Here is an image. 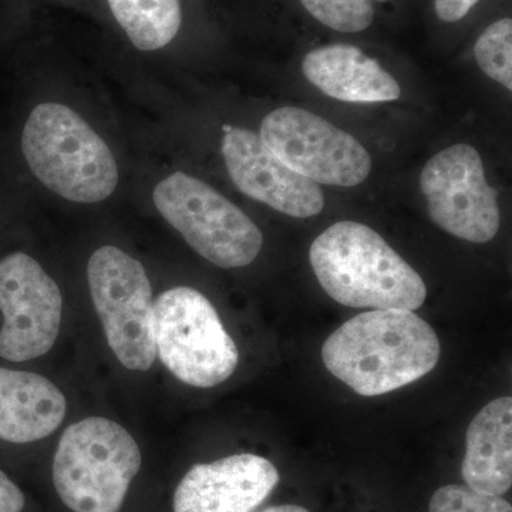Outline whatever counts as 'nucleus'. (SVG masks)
Wrapping results in <instances>:
<instances>
[{"label": "nucleus", "mask_w": 512, "mask_h": 512, "mask_svg": "<svg viewBox=\"0 0 512 512\" xmlns=\"http://www.w3.org/2000/svg\"><path fill=\"white\" fill-rule=\"evenodd\" d=\"M440 340L426 320L406 309H375L343 323L323 343L326 369L365 397L402 389L429 375Z\"/></svg>", "instance_id": "obj_1"}, {"label": "nucleus", "mask_w": 512, "mask_h": 512, "mask_svg": "<svg viewBox=\"0 0 512 512\" xmlns=\"http://www.w3.org/2000/svg\"><path fill=\"white\" fill-rule=\"evenodd\" d=\"M309 259L323 291L340 305L416 311L426 301L423 278L360 222L326 229L313 241Z\"/></svg>", "instance_id": "obj_2"}, {"label": "nucleus", "mask_w": 512, "mask_h": 512, "mask_svg": "<svg viewBox=\"0 0 512 512\" xmlns=\"http://www.w3.org/2000/svg\"><path fill=\"white\" fill-rule=\"evenodd\" d=\"M22 150L37 180L66 200L104 201L119 184L109 146L63 104L42 103L33 109L23 128Z\"/></svg>", "instance_id": "obj_3"}, {"label": "nucleus", "mask_w": 512, "mask_h": 512, "mask_svg": "<svg viewBox=\"0 0 512 512\" xmlns=\"http://www.w3.org/2000/svg\"><path fill=\"white\" fill-rule=\"evenodd\" d=\"M141 468L137 441L116 421L89 417L64 430L53 483L74 512H120Z\"/></svg>", "instance_id": "obj_4"}, {"label": "nucleus", "mask_w": 512, "mask_h": 512, "mask_svg": "<svg viewBox=\"0 0 512 512\" xmlns=\"http://www.w3.org/2000/svg\"><path fill=\"white\" fill-rule=\"evenodd\" d=\"M154 342L161 362L192 387L217 386L234 375L239 353L214 305L201 292L177 286L154 302Z\"/></svg>", "instance_id": "obj_5"}, {"label": "nucleus", "mask_w": 512, "mask_h": 512, "mask_svg": "<svg viewBox=\"0 0 512 512\" xmlns=\"http://www.w3.org/2000/svg\"><path fill=\"white\" fill-rule=\"evenodd\" d=\"M154 205L202 258L220 268H242L258 258L264 235L217 190L177 171L154 188Z\"/></svg>", "instance_id": "obj_6"}, {"label": "nucleus", "mask_w": 512, "mask_h": 512, "mask_svg": "<svg viewBox=\"0 0 512 512\" xmlns=\"http://www.w3.org/2000/svg\"><path fill=\"white\" fill-rule=\"evenodd\" d=\"M90 295L121 365L147 372L157 359L153 288L146 269L120 248L101 247L87 265Z\"/></svg>", "instance_id": "obj_7"}, {"label": "nucleus", "mask_w": 512, "mask_h": 512, "mask_svg": "<svg viewBox=\"0 0 512 512\" xmlns=\"http://www.w3.org/2000/svg\"><path fill=\"white\" fill-rule=\"evenodd\" d=\"M259 136L282 163L316 184L355 187L372 171V158L355 137L299 107L271 111Z\"/></svg>", "instance_id": "obj_8"}, {"label": "nucleus", "mask_w": 512, "mask_h": 512, "mask_svg": "<svg viewBox=\"0 0 512 512\" xmlns=\"http://www.w3.org/2000/svg\"><path fill=\"white\" fill-rule=\"evenodd\" d=\"M420 188L430 218L441 229L474 244H485L500 229L498 192L487 183L480 153L456 144L427 161Z\"/></svg>", "instance_id": "obj_9"}, {"label": "nucleus", "mask_w": 512, "mask_h": 512, "mask_svg": "<svg viewBox=\"0 0 512 512\" xmlns=\"http://www.w3.org/2000/svg\"><path fill=\"white\" fill-rule=\"evenodd\" d=\"M0 312V357L28 362L55 345L62 325V293L36 259L13 252L0 261Z\"/></svg>", "instance_id": "obj_10"}, {"label": "nucleus", "mask_w": 512, "mask_h": 512, "mask_svg": "<svg viewBox=\"0 0 512 512\" xmlns=\"http://www.w3.org/2000/svg\"><path fill=\"white\" fill-rule=\"evenodd\" d=\"M224 131L222 156L239 191L289 217L311 218L322 212L325 195L319 184L282 163L259 134L231 126Z\"/></svg>", "instance_id": "obj_11"}, {"label": "nucleus", "mask_w": 512, "mask_h": 512, "mask_svg": "<svg viewBox=\"0 0 512 512\" xmlns=\"http://www.w3.org/2000/svg\"><path fill=\"white\" fill-rule=\"evenodd\" d=\"M279 480L274 464L255 454L197 464L175 490L174 512H254Z\"/></svg>", "instance_id": "obj_12"}, {"label": "nucleus", "mask_w": 512, "mask_h": 512, "mask_svg": "<svg viewBox=\"0 0 512 512\" xmlns=\"http://www.w3.org/2000/svg\"><path fill=\"white\" fill-rule=\"evenodd\" d=\"M302 72L320 92L346 103H384L402 94L392 74L355 46L313 49L303 59Z\"/></svg>", "instance_id": "obj_13"}, {"label": "nucleus", "mask_w": 512, "mask_h": 512, "mask_svg": "<svg viewBox=\"0 0 512 512\" xmlns=\"http://www.w3.org/2000/svg\"><path fill=\"white\" fill-rule=\"evenodd\" d=\"M66 410L63 393L46 377L0 367V440L45 439L59 429Z\"/></svg>", "instance_id": "obj_14"}, {"label": "nucleus", "mask_w": 512, "mask_h": 512, "mask_svg": "<svg viewBox=\"0 0 512 512\" xmlns=\"http://www.w3.org/2000/svg\"><path fill=\"white\" fill-rule=\"evenodd\" d=\"M461 474L468 487L504 495L512 485V399L498 397L468 426Z\"/></svg>", "instance_id": "obj_15"}, {"label": "nucleus", "mask_w": 512, "mask_h": 512, "mask_svg": "<svg viewBox=\"0 0 512 512\" xmlns=\"http://www.w3.org/2000/svg\"><path fill=\"white\" fill-rule=\"evenodd\" d=\"M121 29L137 49H163L183 22L180 0H107Z\"/></svg>", "instance_id": "obj_16"}, {"label": "nucleus", "mask_w": 512, "mask_h": 512, "mask_svg": "<svg viewBox=\"0 0 512 512\" xmlns=\"http://www.w3.org/2000/svg\"><path fill=\"white\" fill-rule=\"evenodd\" d=\"M474 56L490 79L512 90V20L504 18L491 23L478 37Z\"/></svg>", "instance_id": "obj_17"}, {"label": "nucleus", "mask_w": 512, "mask_h": 512, "mask_svg": "<svg viewBox=\"0 0 512 512\" xmlns=\"http://www.w3.org/2000/svg\"><path fill=\"white\" fill-rule=\"evenodd\" d=\"M299 2L313 18L336 32H363L375 19L373 0H299Z\"/></svg>", "instance_id": "obj_18"}, {"label": "nucleus", "mask_w": 512, "mask_h": 512, "mask_svg": "<svg viewBox=\"0 0 512 512\" xmlns=\"http://www.w3.org/2000/svg\"><path fill=\"white\" fill-rule=\"evenodd\" d=\"M429 512H512L501 495L481 493L468 485H444L431 497Z\"/></svg>", "instance_id": "obj_19"}, {"label": "nucleus", "mask_w": 512, "mask_h": 512, "mask_svg": "<svg viewBox=\"0 0 512 512\" xmlns=\"http://www.w3.org/2000/svg\"><path fill=\"white\" fill-rule=\"evenodd\" d=\"M26 498L22 490L0 470V512H23Z\"/></svg>", "instance_id": "obj_20"}, {"label": "nucleus", "mask_w": 512, "mask_h": 512, "mask_svg": "<svg viewBox=\"0 0 512 512\" xmlns=\"http://www.w3.org/2000/svg\"><path fill=\"white\" fill-rule=\"evenodd\" d=\"M480 0H434L439 19L446 23L460 22Z\"/></svg>", "instance_id": "obj_21"}, {"label": "nucleus", "mask_w": 512, "mask_h": 512, "mask_svg": "<svg viewBox=\"0 0 512 512\" xmlns=\"http://www.w3.org/2000/svg\"><path fill=\"white\" fill-rule=\"evenodd\" d=\"M262 512H309L306 508L299 507V505L285 504L276 505V507L268 508Z\"/></svg>", "instance_id": "obj_22"}, {"label": "nucleus", "mask_w": 512, "mask_h": 512, "mask_svg": "<svg viewBox=\"0 0 512 512\" xmlns=\"http://www.w3.org/2000/svg\"><path fill=\"white\" fill-rule=\"evenodd\" d=\"M375 2H390V0H375Z\"/></svg>", "instance_id": "obj_23"}]
</instances>
